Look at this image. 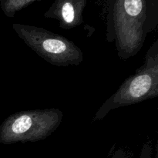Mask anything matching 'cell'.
Listing matches in <instances>:
<instances>
[{"label": "cell", "instance_id": "cell-4", "mask_svg": "<svg viewBox=\"0 0 158 158\" xmlns=\"http://www.w3.org/2000/svg\"><path fill=\"white\" fill-rule=\"evenodd\" d=\"M12 28L28 47L53 66H79L83 61L80 48L63 35L44 28L21 23H13Z\"/></svg>", "mask_w": 158, "mask_h": 158}, {"label": "cell", "instance_id": "cell-2", "mask_svg": "<svg viewBox=\"0 0 158 158\" xmlns=\"http://www.w3.org/2000/svg\"><path fill=\"white\" fill-rule=\"evenodd\" d=\"M158 96V40L150 46L143 65L127 78L119 89L101 105L94 121L101 120L113 110L141 103Z\"/></svg>", "mask_w": 158, "mask_h": 158}, {"label": "cell", "instance_id": "cell-3", "mask_svg": "<svg viewBox=\"0 0 158 158\" xmlns=\"http://www.w3.org/2000/svg\"><path fill=\"white\" fill-rule=\"evenodd\" d=\"M63 117V112L56 108L11 114L0 125V143L13 144L45 140L58 129Z\"/></svg>", "mask_w": 158, "mask_h": 158}, {"label": "cell", "instance_id": "cell-7", "mask_svg": "<svg viewBox=\"0 0 158 158\" xmlns=\"http://www.w3.org/2000/svg\"><path fill=\"white\" fill-rule=\"evenodd\" d=\"M152 154L153 148L151 146V142H146L141 149L140 158H152Z\"/></svg>", "mask_w": 158, "mask_h": 158}, {"label": "cell", "instance_id": "cell-1", "mask_svg": "<svg viewBox=\"0 0 158 158\" xmlns=\"http://www.w3.org/2000/svg\"><path fill=\"white\" fill-rule=\"evenodd\" d=\"M106 39L115 43L118 56L127 60L141 50L157 26L149 14L148 0H107Z\"/></svg>", "mask_w": 158, "mask_h": 158}, {"label": "cell", "instance_id": "cell-8", "mask_svg": "<svg viewBox=\"0 0 158 158\" xmlns=\"http://www.w3.org/2000/svg\"><path fill=\"white\" fill-rule=\"evenodd\" d=\"M111 158H131L123 150L118 149L114 153Z\"/></svg>", "mask_w": 158, "mask_h": 158}, {"label": "cell", "instance_id": "cell-5", "mask_svg": "<svg viewBox=\"0 0 158 158\" xmlns=\"http://www.w3.org/2000/svg\"><path fill=\"white\" fill-rule=\"evenodd\" d=\"M89 0H54L44 17L56 20L61 29L69 30L83 23V12Z\"/></svg>", "mask_w": 158, "mask_h": 158}, {"label": "cell", "instance_id": "cell-6", "mask_svg": "<svg viewBox=\"0 0 158 158\" xmlns=\"http://www.w3.org/2000/svg\"><path fill=\"white\" fill-rule=\"evenodd\" d=\"M40 0H0V8L6 16L13 18L15 14Z\"/></svg>", "mask_w": 158, "mask_h": 158}]
</instances>
